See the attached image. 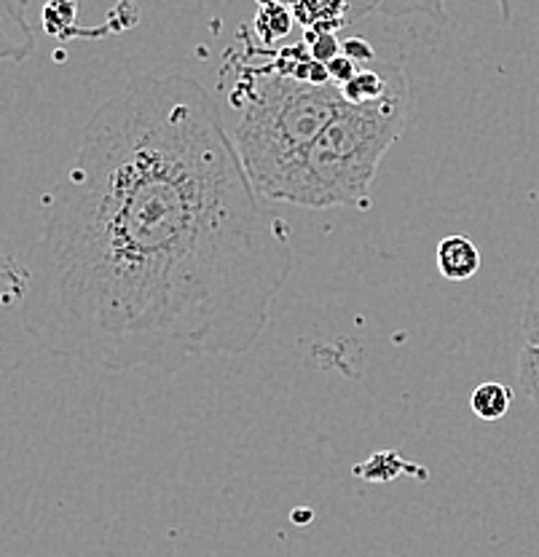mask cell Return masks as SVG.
I'll list each match as a JSON object with an SVG mask.
<instances>
[{
	"label": "cell",
	"instance_id": "obj_1",
	"mask_svg": "<svg viewBox=\"0 0 539 557\" xmlns=\"http://www.w3.org/2000/svg\"><path fill=\"white\" fill-rule=\"evenodd\" d=\"M293 265L290 225L264 207L210 91L135 75L86 121L46 199L22 327L102 373L240 357Z\"/></svg>",
	"mask_w": 539,
	"mask_h": 557
},
{
	"label": "cell",
	"instance_id": "obj_10",
	"mask_svg": "<svg viewBox=\"0 0 539 557\" xmlns=\"http://www.w3.org/2000/svg\"><path fill=\"white\" fill-rule=\"evenodd\" d=\"M520 327H524L526 346H539V263L531 271L529 287H526V306H524V319H520Z\"/></svg>",
	"mask_w": 539,
	"mask_h": 557
},
{
	"label": "cell",
	"instance_id": "obj_4",
	"mask_svg": "<svg viewBox=\"0 0 539 557\" xmlns=\"http://www.w3.org/2000/svg\"><path fill=\"white\" fill-rule=\"evenodd\" d=\"M515 3H518V0H497L504 22L513 20ZM350 5H352V22L359 20V16L370 14V11H379V14L390 16V20H403V16H411V14H425L430 16L432 22H445L443 0H350Z\"/></svg>",
	"mask_w": 539,
	"mask_h": 557
},
{
	"label": "cell",
	"instance_id": "obj_5",
	"mask_svg": "<svg viewBox=\"0 0 539 557\" xmlns=\"http://www.w3.org/2000/svg\"><path fill=\"white\" fill-rule=\"evenodd\" d=\"M290 14L309 33H335L352 22L350 0H290Z\"/></svg>",
	"mask_w": 539,
	"mask_h": 557
},
{
	"label": "cell",
	"instance_id": "obj_9",
	"mask_svg": "<svg viewBox=\"0 0 539 557\" xmlns=\"http://www.w3.org/2000/svg\"><path fill=\"white\" fill-rule=\"evenodd\" d=\"M518 386L539 405V346H524L518 354Z\"/></svg>",
	"mask_w": 539,
	"mask_h": 557
},
{
	"label": "cell",
	"instance_id": "obj_6",
	"mask_svg": "<svg viewBox=\"0 0 539 557\" xmlns=\"http://www.w3.org/2000/svg\"><path fill=\"white\" fill-rule=\"evenodd\" d=\"M438 271L449 282H467L480 271V249L467 236H445L438 244Z\"/></svg>",
	"mask_w": 539,
	"mask_h": 557
},
{
	"label": "cell",
	"instance_id": "obj_2",
	"mask_svg": "<svg viewBox=\"0 0 539 557\" xmlns=\"http://www.w3.org/2000/svg\"><path fill=\"white\" fill-rule=\"evenodd\" d=\"M411 110V84L405 73L397 75L379 100L346 102L290 166L271 201L306 209H370V185L387 150L408 129Z\"/></svg>",
	"mask_w": 539,
	"mask_h": 557
},
{
	"label": "cell",
	"instance_id": "obj_11",
	"mask_svg": "<svg viewBox=\"0 0 539 557\" xmlns=\"http://www.w3.org/2000/svg\"><path fill=\"white\" fill-rule=\"evenodd\" d=\"M304 44L309 49L311 60L320 62V65H328L333 57L341 54V44L335 40V33H309Z\"/></svg>",
	"mask_w": 539,
	"mask_h": 557
},
{
	"label": "cell",
	"instance_id": "obj_8",
	"mask_svg": "<svg viewBox=\"0 0 539 557\" xmlns=\"http://www.w3.org/2000/svg\"><path fill=\"white\" fill-rule=\"evenodd\" d=\"M44 30L54 38L68 40L75 33V0H49L44 5Z\"/></svg>",
	"mask_w": 539,
	"mask_h": 557
},
{
	"label": "cell",
	"instance_id": "obj_7",
	"mask_svg": "<svg viewBox=\"0 0 539 557\" xmlns=\"http://www.w3.org/2000/svg\"><path fill=\"white\" fill-rule=\"evenodd\" d=\"M510 405H513V392L497 381H486L475 386L473 397H469V408L480 421H500L507 416Z\"/></svg>",
	"mask_w": 539,
	"mask_h": 557
},
{
	"label": "cell",
	"instance_id": "obj_3",
	"mask_svg": "<svg viewBox=\"0 0 539 557\" xmlns=\"http://www.w3.org/2000/svg\"><path fill=\"white\" fill-rule=\"evenodd\" d=\"M245 91L236 124V150L247 177L271 201L290 166L335 119L346 100L335 84H309L266 67L240 86Z\"/></svg>",
	"mask_w": 539,
	"mask_h": 557
}]
</instances>
